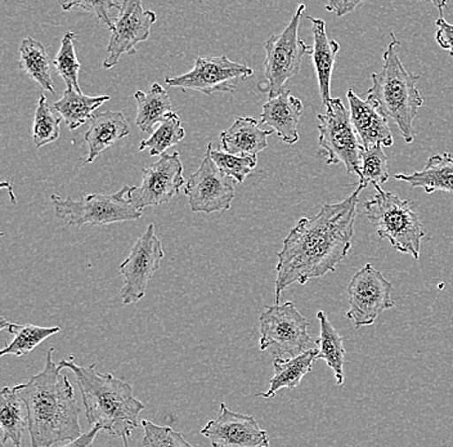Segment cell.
Listing matches in <instances>:
<instances>
[{"label": "cell", "instance_id": "cell-1", "mask_svg": "<svg viewBox=\"0 0 453 447\" xmlns=\"http://www.w3.org/2000/svg\"><path fill=\"white\" fill-rule=\"evenodd\" d=\"M364 189L358 185L347 199L325 204L316 216L302 218L283 240L277 254L276 304L286 288L334 273L345 259L352 248L357 206Z\"/></svg>", "mask_w": 453, "mask_h": 447}, {"label": "cell", "instance_id": "cell-2", "mask_svg": "<svg viewBox=\"0 0 453 447\" xmlns=\"http://www.w3.org/2000/svg\"><path fill=\"white\" fill-rule=\"evenodd\" d=\"M55 347L45 355V366L27 383L14 386L28 412L31 446H64L81 435L79 423L81 409L76 403L69 378L61 375V364L53 361Z\"/></svg>", "mask_w": 453, "mask_h": 447}, {"label": "cell", "instance_id": "cell-3", "mask_svg": "<svg viewBox=\"0 0 453 447\" xmlns=\"http://www.w3.org/2000/svg\"><path fill=\"white\" fill-rule=\"evenodd\" d=\"M59 364L75 374L90 426H99L102 431L123 438L126 446L129 445L133 431L140 428V414L146 407L135 397L133 387L110 373L99 374L96 364L85 367L76 365L73 356Z\"/></svg>", "mask_w": 453, "mask_h": 447}, {"label": "cell", "instance_id": "cell-4", "mask_svg": "<svg viewBox=\"0 0 453 447\" xmlns=\"http://www.w3.org/2000/svg\"><path fill=\"white\" fill-rule=\"evenodd\" d=\"M401 43L393 38L384 53V66L380 73H373L372 87L367 92V100L376 104L385 118L392 119L407 143L415 141L413 121L424 98L418 88L420 75H411L401 58L398 50Z\"/></svg>", "mask_w": 453, "mask_h": 447}, {"label": "cell", "instance_id": "cell-5", "mask_svg": "<svg viewBox=\"0 0 453 447\" xmlns=\"http://www.w3.org/2000/svg\"><path fill=\"white\" fill-rule=\"evenodd\" d=\"M373 188L376 189L375 197L367 200L364 206L367 220L372 223L379 237L388 240L399 253L420 259L425 231L412 203L385 191L380 185Z\"/></svg>", "mask_w": 453, "mask_h": 447}, {"label": "cell", "instance_id": "cell-6", "mask_svg": "<svg viewBox=\"0 0 453 447\" xmlns=\"http://www.w3.org/2000/svg\"><path fill=\"white\" fill-rule=\"evenodd\" d=\"M129 189V186H124L115 194H92L79 200L53 194L50 200L56 217L73 227L111 225L142 217V211L130 202Z\"/></svg>", "mask_w": 453, "mask_h": 447}, {"label": "cell", "instance_id": "cell-7", "mask_svg": "<svg viewBox=\"0 0 453 447\" xmlns=\"http://www.w3.org/2000/svg\"><path fill=\"white\" fill-rule=\"evenodd\" d=\"M260 351H271L274 358H294L316 348L308 333L310 322L293 302L276 304L260 315Z\"/></svg>", "mask_w": 453, "mask_h": 447}, {"label": "cell", "instance_id": "cell-8", "mask_svg": "<svg viewBox=\"0 0 453 447\" xmlns=\"http://www.w3.org/2000/svg\"><path fill=\"white\" fill-rule=\"evenodd\" d=\"M325 115L319 114V147L326 164L342 163L348 174H361L364 146L354 129L352 119L340 98H331Z\"/></svg>", "mask_w": 453, "mask_h": 447}, {"label": "cell", "instance_id": "cell-9", "mask_svg": "<svg viewBox=\"0 0 453 447\" xmlns=\"http://www.w3.org/2000/svg\"><path fill=\"white\" fill-rule=\"evenodd\" d=\"M305 11V4L297 7L290 24L279 35H272L265 42V73L268 83L269 98L277 97L286 89V84L296 76L302 67L305 55H311L313 48L308 47L299 38L300 19Z\"/></svg>", "mask_w": 453, "mask_h": 447}, {"label": "cell", "instance_id": "cell-10", "mask_svg": "<svg viewBox=\"0 0 453 447\" xmlns=\"http://www.w3.org/2000/svg\"><path fill=\"white\" fill-rule=\"evenodd\" d=\"M392 291V282L388 281L380 271L367 263L354 274L348 285L350 308L347 318L352 320L357 329L370 327L382 311L395 307Z\"/></svg>", "mask_w": 453, "mask_h": 447}, {"label": "cell", "instance_id": "cell-11", "mask_svg": "<svg viewBox=\"0 0 453 447\" xmlns=\"http://www.w3.org/2000/svg\"><path fill=\"white\" fill-rule=\"evenodd\" d=\"M211 149V143L203 163L195 173L189 175L184 189L189 208L195 213L211 214L228 211L234 199L236 181L214 163Z\"/></svg>", "mask_w": 453, "mask_h": 447}, {"label": "cell", "instance_id": "cell-12", "mask_svg": "<svg viewBox=\"0 0 453 447\" xmlns=\"http://www.w3.org/2000/svg\"><path fill=\"white\" fill-rule=\"evenodd\" d=\"M254 70L246 65L231 61L226 56L197 58L195 67L184 75L166 78L169 87L183 90H196L205 96L217 92H234L240 81L253 75Z\"/></svg>", "mask_w": 453, "mask_h": 447}, {"label": "cell", "instance_id": "cell-13", "mask_svg": "<svg viewBox=\"0 0 453 447\" xmlns=\"http://www.w3.org/2000/svg\"><path fill=\"white\" fill-rule=\"evenodd\" d=\"M164 256L163 244L156 236L155 225L151 223L146 232L138 237L130 249L129 257L119 267L126 279V284L121 289V301L124 304H137L146 296L147 285L160 268Z\"/></svg>", "mask_w": 453, "mask_h": 447}, {"label": "cell", "instance_id": "cell-14", "mask_svg": "<svg viewBox=\"0 0 453 447\" xmlns=\"http://www.w3.org/2000/svg\"><path fill=\"white\" fill-rule=\"evenodd\" d=\"M186 180L180 154L161 155L160 159L144 169L140 188H130L129 199L135 208L143 211L147 206L161 205L180 194Z\"/></svg>", "mask_w": 453, "mask_h": 447}, {"label": "cell", "instance_id": "cell-15", "mask_svg": "<svg viewBox=\"0 0 453 447\" xmlns=\"http://www.w3.org/2000/svg\"><path fill=\"white\" fill-rule=\"evenodd\" d=\"M154 11H144L142 0H124L119 15L115 19L111 38H110L109 58L104 62V69H112L120 61L121 56L137 55V44L150 38V31L155 24Z\"/></svg>", "mask_w": 453, "mask_h": 447}, {"label": "cell", "instance_id": "cell-16", "mask_svg": "<svg viewBox=\"0 0 453 447\" xmlns=\"http://www.w3.org/2000/svg\"><path fill=\"white\" fill-rule=\"evenodd\" d=\"M201 435L214 447H267L268 433L260 428L253 415L232 412L220 404L219 414L209 421Z\"/></svg>", "mask_w": 453, "mask_h": 447}, {"label": "cell", "instance_id": "cell-17", "mask_svg": "<svg viewBox=\"0 0 453 447\" xmlns=\"http://www.w3.org/2000/svg\"><path fill=\"white\" fill-rule=\"evenodd\" d=\"M350 119L364 149L381 143L384 147L393 146V135L387 118L379 112L375 104L364 101L353 89L348 90Z\"/></svg>", "mask_w": 453, "mask_h": 447}, {"label": "cell", "instance_id": "cell-18", "mask_svg": "<svg viewBox=\"0 0 453 447\" xmlns=\"http://www.w3.org/2000/svg\"><path fill=\"white\" fill-rule=\"evenodd\" d=\"M302 114V101L294 97L290 90L285 89L281 95L269 98L265 104L259 123L271 127L283 143L294 144L299 141L297 124Z\"/></svg>", "mask_w": 453, "mask_h": 447}, {"label": "cell", "instance_id": "cell-19", "mask_svg": "<svg viewBox=\"0 0 453 447\" xmlns=\"http://www.w3.org/2000/svg\"><path fill=\"white\" fill-rule=\"evenodd\" d=\"M130 135V127L126 116L120 112H97L90 119V127L85 133L88 144V157L84 164L95 163L102 152Z\"/></svg>", "mask_w": 453, "mask_h": 447}, {"label": "cell", "instance_id": "cell-20", "mask_svg": "<svg viewBox=\"0 0 453 447\" xmlns=\"http://www.w3.org/2000/svg\"><path fill=\"white\" fill-rule=\"evenodd\" d=\"M259 124L257 119L240 116L220 135L222 149L239 157H257L267 149L268 137L274 132L260 129Z\"/></svg>", "mask_w": 453, "mask_h": 447}, {"label": "cell", "instance_id": "cell-21", "mask_svg": "<svg viewBox=\"0 0 453 447\" xmlns=\"http://www.w3.org/2000/svg\"><path fill=\"white\" fill-rule=\"evenodd\" d=\"M308 21L311 22V33H313L311 58L316 66L319 95L322 102L327 106L328 102L333 98L331 97V76H333L334 65H335L340 45L338 42L328 38L324 19L308 17Z\"/></svg>", "mask_w": 453, "mask_h": 447}, {"label": "cell", "instance_id": "cell-22", "mask_svg": "<svg viewBox=\"0 0 453 447\" xmlns=\"http://www.w3.org/2000/svg\"><path fill=\"white\" fill-rule=\"evenodd\" d=\"M317 355H319V348H311L307 352L300 353L294 358H274V375L269 381V389L257 396L272 398L280 389H296L302 383L303 378L311 372Z\"/></svg>", "mask_w": 453, "mask_h": 447}, {"label": "cell", "instance_id": "cell-23", "mask_svg": "<svg viewBox=\"0 0 453 447\" xmlns=\"http://www.w3.org/2000/svg\"><path fill=\"white\" fill-rule=\"evenodd\" d=\"M395 180L404 181L415 189H424L426 194L435 191L453 194V155L449 152L434 155L426 161L423 171L396 174Z\"/></svg>", "mask_w": 453, "mask_h": 447}, {"label": "cell", "instance_id": "cell-24", "mask_svg": "<svg viewBox=\"0 0 453 447\" xmlns=\"http://www.w3.org/2000/svg\"><path fill=\"white\" fill-rule=\"evenodd\" d=\"M0 427L2 445L11 440L13 446H21L22 433L28 428V412L14 387H4L0 392Z\"/></svg>", "mask_w": 453, "mask_h": 447}, {"label": "cell", "instance_id": "cell-25", "mask_svg": "<svg viewBox=\"0 0 453 447\" xmlns=\"http://www.w3.org/2000/svg\"><path fill=\"white\" fill-rule=\"evenodd\" d=\"M134 98L137 101L135 123L143 132L152 135L156 124L165 120L172 112H174L168 92L160 84H152L151 89L146 93L137 90Z\"/></svg>", "mask_w": 453, "mask_h": 447}, {"label": "cell", "instance_id": "cell-26", "mask_svg": "<svg viewBox=\"0 0 453 447\" xmlns=\"http://www.w3.org/2000/svg\"><path fill=\"white\" fill-rule=\"evenodd\" d=\"M110 101V96H85L73 88L65 90L64 97L53 104V109L64 118L70 130L78 129L84 126L89 119H92L93 112L101 107L102 104Z\"/></svg>", "mask_w": 453, "mask_h": 447}, {"label": "cell", "instance_id": "cell-27", "mask_svg": "<svg viewBox=\"0 0 453 447\" xmlns=\"http://www.w3.org/2000/svg\"><path fill=\"white\" fill-rule=\"evenodd\" d=\"M19 69L27 73L28 78L35 81L42 89L50 90L52 95H55L52 73H50L52 59L41 42L33 38L22 41L19 47Z\"/></svg>", "mask_w": 453, "mask_h": 447}, {"label": "cell", "instance_id": "cell-28", "mask_svg": "<svg viewBox=\"0 0 453 447\" xmlns=\"http://www.w3.org/2000/svg\"><path fill=\"white\" fill-rule=\"evenodd\" d=\"M0 330H8L13 335V341L7 347L3 348L0 356L13 355L21 358V356H27L33 352L45 339L61 332V328H45L33 324H12V322H8L7 320L2 318L0 320Z\"/></svg>", "mask_w": 453, "mask_h": 447}, {"label": "cell", "instance_id": "cell-29", "mask_svg": "<svg viewBox=\"0 0 453 447\" xmlns=\"http://www.w3.org/2000/svg\"><path fill=\"white\" fill-rule=\"evenodd\" d=\"M317 319L321 327L319 339L317 341L319 344V355L317 360H324L328 365L334 374H335L336 383L338 386L344 384V356L345 350L342 344V336L340 335L338 330L333 327L330 320L327 319L324 311L317 313Z\"/></svg>", "mask_w": 453, "mask_h": 447}, {"label": "cell", "instance_id": "cell-30", "mask_svg": "<svg viewBox=\"0 0 453 447\" xmlns=\"http://www.w3.org/2000/svg\"><path fill=\"white\" fill-rule=\"evenodd\" d=\"M184 135H186V130L183 128L180 116L172 112L165 120L161 121L160 127L154 130L149 140L142 141L140 150L141 151L149 150L151 157H158L170 147L180 143Z\"/></svg>", "mask_w": 453, "mask_h": 447}, {"label": "cell", "instance_id": "cell-31", "mask_svg": "<svg viewBox=\"0 0 453 447\" xmlns=\"http://www.w3.org/2000/svg\"><path fill=\"white\" fill-rule=\"evenodd\" d=\"M382 147L381 143H378L362 150L359 185L365 189L368 185H381L389 180L388 158Z\"/></svg>", "mask_w": 453, "mask_h": 447}, {"label": "cell", "instance_id": "cell-32", "mask_svg": "<svg viewBox=\"0 0 453 447\" xmlns=\"http://www.w3.org/2000/svg\"><path fill=\"white\" fill-rule=\"evenodd\" d=\"M50 109L48 104L47 97L44 95L39 98L38 106H36L35 118H34L33 140L36 147H42L45 144L55 143L58 140L59 124L62 121Z\"/></svg>", "mask_w": 453, "mask_h": 447}, {"label": "cell", "instance_id": "cell-33", "mask_svg": "<svg viewBox=\"0 0 453 447\" xmlns=\"http://www.w3.org/2000/svg\"><path fill=\"white\" fill-rule=\"evenodd\" d=\"M75 33H67L62 39L61 48L57 53L55 61V67L59 76H62L67 88L78 90L81 93V86H79L78 76L81 72V64H79L78 58L75 52Z\"/></svg>", "mask_w": 453, "mask_h": 447}, {"label": "cell", "instance_id": "cell-34", "mask_svg": "<svg viewBox=\"0 0 453 447\" xmlns=\"http://www.w3.org/2000/svg\"><path fill=\"white\" fill-rule=\"evenodd\" d=\"M211 159L229 177L234 178L236 182L242 183L245 178L253 172L257 166V157H239V155L229 154L225 150H212Z\"/></svg>", "mask_w": 453, "mask_h": 447}, {"label": "cell", "instance_id": "cell-35", "mask_svg": "<svg viewBox=\"0 0 453 447\" xmlns=\"http://www.w3.org/2000/svg\"><path fill=\"white\" fill-rule=\"evenodd\" d=\"M142 427L144 429L143 446H192L182 433L174 431L172 427L157 426L149 420L142 421Z\"/></svg>", "mask_w": 453, "mask_h": 447}, {"label": "cell", "instance_id": "cell-36", "mask_svg": "<svg viewBox=\"0 0 453 447\" xmlns=\"http://www.w3.org/2000/svg\"><path fill=\"white\" fill-rule=\"evenodd\" d=\"M62 10L70 11L73 8H81L87 12H92L97 16L98 21L106 25L110 30L113 29L115 19H112L113 8L120 10V5L116 0H58Z\"/></svg>", "mask_w": 453, "mask_h": 447}, {"label": "cell", "instance_id": "cell-37", "mask_svg": "<svg viewBox=\"0 0 453 447\" xmlns=\"http://www.w3.org/2000/svg\"><path fill=\"white\" fill-rule=\"evenodd\" d=\"M435 25L438 27V33L435 35L438 44L443 50H449V55L453 58V25L449 24L441 17L435 21Z\"/></svg>", "mask_w": 453, "mask_h": 447}, {"label": "cell", "instance_id": "cell-38", "mask_svg": "<svg viewBox=\"0 0 453 447\" xmlns=\"http://www.w3.org/2000/svg\"><path fill=\"white\" fill-rule=\"evenodd\" d=\"M365 0H328L326 10L328 12H334L336 16L349 15L353 12L359 4H362Z\"/></svg>", "mask_w": 453, "mask_h": 447}, {"label": "cell", "instance_id": "cell-39", "mask_svg": "<svg viewBox=\"0 0 453 447\" xmlns=\"http://www.w3.org/2000/svg\"><path fill=\"white\" fill-rule=\"evenodd\" d=\"M99 431H102L101 427L92 426V429H90L89 432L83 433V435H79V437L76 438V440L70 441V443H65L64 446H66V447L92 446L93 443H95L96 437H97Z\"/></svg>", "mask_w": 453, "mask_h": 447}, {"label": "cell", "instance_id": "cell-40", "mask_svg": "<svg viewBox=\"0 0 453 447\" xmlns=\"http://www.w3.org/2000/svg\"><path fill=\"white\" fill-rule=\"evenodd\" d=\"M421 2H432L433 4L435 5V7L438 8L439 11H443V8L447 7V3H449V0H421Z\"/></svg>", "mask_w": 453, "mask_h": 447}]
</instances>
